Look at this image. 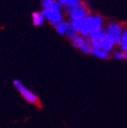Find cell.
<instances>
[{
    "label": "cell",
    "instance_id": "cell-19",
    "mask_svg": "<svg viewBox=\"0 0 127 128\" xmlns=\"http://www.w3.org/2000/svg\"><path fill=\"white\" fill-rule=\"evenodd\" d=\"M125 28H127V24H126V25H125Z\"/></svg>",
    "mask_w": 127,
    "mask_h": 128
},
{
    "label": "cell",
    "instance_id": "cell-16",
    "mask_svg": "<svg viewBox=\"0 0 127 128\" xmlns=\"http://www.w3.org/2000/svg\"><path fill=\"white\" fill-rule=\"evenodd\" d=\"M78 35H79V34H78V32L76 31V30H74L73 28L70 27V28H68V32L66 33L65 36H67L68 39H70V40H71V41H72V40H73L76 36H78Z\"/></svg>",
    "mask_w": 127,
    "mask_h": 128
},
{
    "label": "cell",
    "instance_id": "cell-14",
    "mask_svg": "<svg viewBox=\"0 0 127 128\" xmlns=\"http://www.w3.org/2000/svg\"><path fill=\"white\" fill-rule=\"evenodd\" d=\"M113 58L116 59V60H126V56H125V52L122 51L121 49H117V50H115L113 52Z\"/></svg>",
    "mask_w": 127,
    "mask_h": 128
},
{
    "label": "cell",
    "instance_id": "cell-5",
    "mask_svg": "<svg viewBox=\"0 0 127 128\" xmlns=\"http://www.w3.org/2000/svg\"><path fill=\"white\" fill-rule=\"evenodd\" d=\"M43 12L44 14L46 20H47L49 23H51L54 27H55L57 24L64 20V15L62 12H56L54 10H48L44 11L43 10Z\"/></svg>",
    "mask_w": 127,
    "mask_h": 128
},
{
    "label": "cell",
    "instance_id": "cell-15",
    "mask_svg": "<svg viewBox=\"0 0 127 128\" xmlns=\"http://www.w3.org/2000/svg\"><path fill=\"white\" fill-rule=\"evenodd\" d=\"M56 0H48L46 2L42 3V6H43V9L44 11H48V10H52V8L54 7L56 4Z\"/></svg>",
    "mask_w": 127,
    "mask_h": 128
},
{
    "label": "cell",
    "instance_id": "cell-13",
    "mask_svg": "<svg viewBox=\"0 0 127 128\" xmlns=\"http://www.w3.org/2000/svg\"><path fill=\"white\" fill-rule=\"evenodd\" d=\"M79 50L81 51L83 54H91L92 50V48L91 46V44H90V41L89 40H86V43L79 48Z\"/></svg>",
    "mask_w": 127,
    "mask_h": 128
},
{
    "label": "cell",
    "instance_id": "cell-8",
    "mask_svg": "<svg viewBox=\"0 0 127 128\" xmlns=\"http://www.w3.org/2000/svg\"><path fill=\"white\" fill-rule=\"evenodd\" d=\"M70 23L68 22H66V20H63V22H60L59 24H57L54 28H55V30L59 35H66V33L68 32V28H70Z\"/></svg>",
    "mask_w": 127,
    "mask_h": 128
},
{
    "label": "cell",
    "instance_id": "cell-1",
    "mask_svg": "<svg viewBox=\"0 0 127 128\" xmlns=\"http://www.w3.org/2000/svg\"><path fill=\"white\" fill-rule=\"evenodd\" d=\"M124 28H125L124 25H123L121 23H118V22H109V23H108L104 27L106 36L111 40L116 46L119 44Z\"/></svg>",
    "mask_w": 127,
    "mask_h": 128
},
{
    "label": "cell",
    "instance_id": "cell-10",
    "mask_svg": "<svg viewBox=\"0 0 127 128\" xmlns=\"http://www.w3.org/2000/svg\"><path fill=\"white\" fill-rule=\"evenodd\" d=\"M115 46H116V44L106 36V38H104L103 41H102V49H103L104 51H106V52H110L111 51H113Z\"/></svg>",
    "mask_w": 127,
    "mask_h": 128
},
{
    "label": "cell",
    "instance_id": "cell-7",
    "mask_svg": "<svg viewBox=\"0 0 127 128\" xmlns=\"http://www.w3.org/2000/svg\"><path fill=\"white\" fill-rule=\"evenodd\" d=\"M91 54L96 58L101 59V60H108L110 58V52L104 51L103 49H92Z\"/></svg>",
    "mask_w": 127,
    "mask_h": 128
},
{
    "label": "cell",
    "instance_id": "cell-4",
    "mask_svg": "<svg viewBox=\"0 0 127 128\" xmlns=\"http://www.w3.org/2000/svg\"><path fill=\"white\" fill-rule=\"evenodd\" d=\"M84 22L90 27L91 34L92 35L96 32L104 28V19L100 15H92L90 14L89 15L84 19Z\"/></svg>",
    "mask_w": 127,
    "mask_h": 128
},
{
    "label": "cell",
    "instance_id": "cell-18",
    "mask_svg": "<svg viewBox=\"0 0 127 128\" xmlns=\"http://www.w3.org/2000/svg\"><path fill=\"white\" fill-rule=\"evenodd\" d=\"M125 56H126V60H127V52H125Z\"/></svg>",
    "mask_w": 127,
    "mask_h": 128
},
{
    "label": "cell",
    "instance_id": "cell-17",
    "mask_svg": "<svg viewBox=\"0 0 127 128\" xmlns=\"http://www.w3.org/2000/svg\"><path fill=\"white\" fill-rule=\"evenodd\" d=\"M46 1H48V0H42V2H46Z\"/></svg>",
    "mask_w": 127,
    "mask_h": 128
},
{
    "label": "cell",
    "instance_id": "cell-3",
    "mask_svg": "<svg viewBox=\"0 0 127 128\" xmlns=\"http://www.w3.org/2000/svg\"><path fill=\"white\" fill-rule=\"evenodd\" d=\"M14 86L18 90V92H20V95L23 97L24 100H26V102H28V103L35 104V105H38L39 104V99H38V96L34 92H32L28 88H27L26 86H24L23 83L20 80H14Z\"/></svg>",
    "mask_w": 127,
    "mask_h": 128
},
{
    "label": "cell",
    "instance_id": "cell-2",
    "mask_svg": "<svg viewBox=\"0 0 127 128\" xmlns=\"http://www.w3.org/2000/svg\"><path fill=\"white\" fill-rule=\"evenodd\" d=\"M64 14L68 16L70 20H84L90 14V11L86 4L81 3L72 7H65Z\"/></svg>",
    "mask_w": 127,
    "mask_h": 128
},
{
    "label": "cell",
    "instance_id": "cell-12",
    "mask_svg": "<svg viewBox=\"0 0 127 128\" xmlns=\"http://www.w3.org/2000/svg\"><path fill=\"white\" fill-rule=\"evenodd\" d=\"M117 46L119 47V49L124 51V52H127V28H126L124 30V33H123V35H122L120 43Z\"/></svg>",
    "mask_w": 127,
    "mask_h": 128
},
{
    "label": "cell",
    "instance_id": "cell-9",
    "mask_svg": "<svg viewBox=\"0 0 127 128\" xmlns=\"http://www.w3.org/2000/svg\"><path fill=\"white\" fill-rule=\"evenodd\" d=\"M68 23H70V28H72L79 34L84 27V20H68Z\"/></svg>",
    "mask_w": 127,
    "mask_h": 128
},
{
    "label": "cell",
    "instance_id": "cell-11",
    "mask_svg": "<svg viewBox=\"0 0 127 128\" xmlns=\"http://www.w3.org/2000/svg\"><path fill=\"white\" fill-rule=\"evenodd\" d=\"M86 40H87V38H84V36H82L81 35H78V36H76L73 40H72L71 44L76 49H78V50H79V48L86 43Z\"/></svg>",
    "mask_w": 127,
    "mask_h": 128
},
{
    "label": "cell",
    "instance_id": "cell-6",
    "mask_svg": "<svg viewBox=\"0 0 127 128\" xmlns=\"http://www.w3.org/2000/svg\"><path fill=\"white\" fill-rule=\"evenodd\" d=\"M32 20H33V24L36 27L42 26L46 22V17L44 14L42 12H35L32 14Z\"/></svg>",
    "mask_w": 127,
    "mask_h": 128
}]
</instances>
